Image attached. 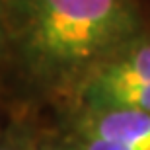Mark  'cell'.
<instances>
[{"label": "cell", "mask_w": 150, "mask_h": 150, "mask_svg": "<svg viewBox=\"0 0 150 150\" xmlns=\"http://www.w3.org/2000/svg\"><path fill=\"white\" fill-rule=\"evenodd\" d=\"M6 57V22H4V4L0 0V62Z\"/></svg>", "instance_id": "5"}, {"label": "cell", "mask_w": 150, "mask_h": 150, "mask_svg": "<svg viewBox=\"0 0 150 150\" xmlns=\"http://www.w3.org/2000/svg\"><path fill=\"white\" fill-rule=\"evenodd\" d=\"M68 137L76 150H150V113L70 111Z\"/></svg>", "instance_id": "3"}, {"label": "cell", "mask_w": 150, "mask_h": 150, "mask_svg": "<svg viewBox=\"0 0 150 150\" xmlns=\"http://www.w3.org/2000/svg\"><path fill=\"white\" fill-rule=\"evenodd\" d=\"M6 57L23 103L72 109L80 90L150 28L139 0H2Z\"/></svg>", "instance_id": "1"}, {"label": "cell", "mask_w": 150, "mask_h": 150, "mask_svg": "<svg viewBox=\"0 0 150 150\" xmlns=\"http://www.w3.org/2000/svg\"><path fill=\"white\" fill-rule=\"evenodd\" d=\"M33 150H76L68 139H43L33 146Z\"/></svg>", "instance_id": "4"}, {"label": "cell", "mask_w": 150, "mask_h": 150, "mask_svg": "<svg viewBox=\"0 0 150 150\" xmlns=\"http://www.w3.org/2000/svg\"><path fill=\"white\" fill-rule=\"evenodd\" d=\"M70 111L150 113V28L88 78Z\"/></svg>", "instance_id": "2"}, {"label": "cell", "mask_w": 150, "mask_h": 150, "mask_svg": "<svg viewBox=\"0 0 150 150\" xmlns=\"http://www.w3.org/2000/svg\"><path fill=\"white\" fill-rule=\"evenodd\" d=\"M0 150H29L18 137H8L0 142Z\"/></svg>", "instance_id": "6"}]
</instances>
